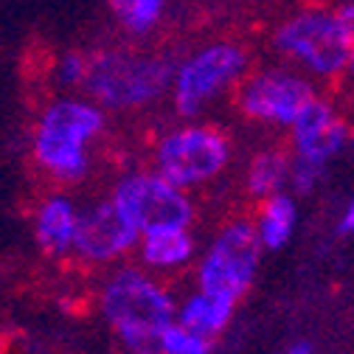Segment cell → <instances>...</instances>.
Instances as JSON below:
<instances>
[{"mask_svg": "<svg viewBox=\"0 0 354 354\" xmlns=\"http://www.w3.org/2000/svg\"><path fill=\"white\" fill-rule=\"evenodd\" d=\"M99 306L129 354H160L177 309L171 292L141 268H118L104 281Z\"/></svg>", "mask_w": 354, "mask_h": 354, "instance_id": "cell-1", "label": "cell"}, {"mask_svg": "<svg viewBox=\"0 0 354 354\" xmlns=\"http://www.w3.org/2000/svg\"><path fill=\"white\" fill-rule=\"evenodd\" d=\"M107 127V115L91 99H57L39 115L34 160L59 183H79L91 171V144Z\"/></svg>", "mask_w": 354, "mask_h": 354, "instance_id": "cell-2", "label": "cell"}, {"mask_svg": "<svg viewBox=\"0 0 354 354\" xmlns=\"http://www.w3.org/2000/svg\"><path fill=\"white\" fill-rule=\"evenodd\" d=\"M270 42L281 65H290L315 84L340 79L354 48V39L340 15L321 6L287 15L276 26Z\"/></svg>", "mask_w": 354, "mask_h": 354, "instance_id": "cell-3", "label": "cell"}, {"mask_svg": "<svg viewBox=\"0 0 354 354\" xmlns=\"http://www.w3.org/2000/svg\"><path fill=\"white\" fill-rule=\"evenodd\" d=\"M174 76V62L163 54L107 48L87 57L84 91L102 110H141L160 102Z\"/></svg>", "mask_w": 354, "mask_h": 354, "instance_id": "cell-4", "label": "cell"}, {"mask_svg": "<svg viewBox=\"0 0 354 354\" xmlns=\"http://www.w3.org/2000/svg\"><path fill=\"white\" fill-rule=\"evenodd\" d=\"M234 160V144L225 129L205 121H183L166 129L152 152V171L180 192L216 180Z\"/></svg>", "mask_w": 354, "mask_h": 354, "instance_id": "cell-5", "label": "cell"}, {"mask_svg": "<svg viewBox=\"0 0 354 354\" xmlns=\"http://www.w3.org/2000/svg\"><path fill=\"white\" fill-rule=\"evenodd\" d=\"M248 71L250 54L245 46L234 39L205 42L186 59L174 62V76L169 87L174 113L186 121H197V115H203L216 99L236 91V84L248 76Z\"/></svg>", "mask_w": 354, "mask_h": 354, "instance_id": "cell-6", "label": "cell"}, {"mask_svg": "<svg viewBox=\"0 0 354 354\" xmlns=\"http://www.w3.org/2000/svg\"><path fill=\"white\" fill-rule=\"evenodd\" d=\"M318 84L290 65H261L250 68L236 84V110L261 127L290 129L292 121L318 99Z\"/></svg>", "mask_w": 354, "mask_h": 354, "instance_id": "cell-7", "label": "cell"}, {"mask_svg": "<svg viewBox=\"0 0 354 354\" xmlns=\"http://www.w3.org/2000/svg\"><path fill=\"white\" fill-rule=\"evenodd\" d=\"M261 253L264 250L259 248L250 219H231L228 225L219 228V234L200 256L197 290L219 301L239 304L259 273Z\"/></svg>", "mask_w": 354, "mask_h": 354, "instance_id": "cell-8", "label": "cell"}, {"mask_svg": "<svg viewBox=\"0 0 354 354\" xmlns=\"http://www.w3.org/2000/svg\"><path fill=\"white\" fill-rule=\"evenodd\" d=\"M110 203L138 234L158 228H189L194 223L192 197L166 183L152 169L124 174L110 194Z\"/></svg>", "mask_w": 354, "mask_h": 354, "instance_id": "cell-9", "label": "cell"}, {"mask_svg": "<svg viewBox=\"0 0 354 354\" xmlns=\"http://www.w3.org/2000/svg\"><path fill=\"white\" fill-rule=\"evenodd\" d=\"M290 132V155L329 166L351 141V127L343 118V113L324 96H318L313 104L292 121Z\"/></svg>", "mask_w": 354, "mask_h": 354, "instance_id": "cell-10", "label": "cell"}, {"mask_svg": "<svg viewBox=\"0 0 354 354\" xmlns=\"http://www.w3.org/2000/svg\"><path fill=\"white\" fill-rule=\"evenodd\" d=\"M138 236L141 234L121 216V211L110 200H102L87 211H79L73 253L93 264H110L129 250H136Z\"/></svg>", "mask_w": 354, "mask_h": 354, "instance_id": "cell-11", "label": "cell"}, {"mask_svg": "<svg viewBox=\"0 0 354 354\" xmlns=\"http://www.w3.org/2000/svg\"><path fill=\"white\" fill-rule=\"evenodd\" d=\"M141 264L155 273H174L186 268L197 253V242L189 228H158L138 236L136 245Z\"/></svg>", "mask_w": 354, "mask_h": 354, "instance_id": "cell-12", "label": "cell"}, {"mask_svg": "<svg viewBox=\"0 0 354 354\" xmlns=\"http://www.w3.org/2000/svg\"><path fill=\"white\" fill-rule=\"evenodd\" d=\"M76 219L79 211L73 205L71 197L65 194H54L37 211V223H34V234L39 248L51 253V256H68L73 253V234H76Z\"/></svg>", "mask_w": 354, "mask_h": 354, "instance_id": "cell-13", "label": "cell"}, {"mask_svg": "<svg viewBox=\"0 0 354 354\" xmlns=\"http://www.w3.org/2000/svg\"><path fill=\"white\" fill-rule=\"evenodd\" d=\"M250 223L261 250H281L298 228V203L290 192L273 194L259 203V211Z\"/></svg>", "mask_w": 354, "mask_h": 354, "instance_id": "cell-14", "label": "cell"}, {"mask_svg": "<svg viewBox=\"0 0 354 354\" xmlns=\"http://www.w3.org/2000/svg\"><path fill=\"white\" fill-rule=\"evenodd\" d=\"M234 309H236V304H231V301H219V298H211V295L194 290L174 309V324L214 343V337H219L228 329Z\"/></svg>", "mask_w": 354, "mask_h": 354, "instance_id": "cell-15", "label": "cell"}, {"mask_svg": "<svg viewBox=\"0 0 354 354\" xmlns=\"http://www.w3.org/2000/svg\"><path fill=\"white\" fill-rule=\"evenodd\" d=\"M287 174H290V149L264 147L253 152L245 166V189L253 200L261 203L273 194L287 192Z\"/></svg>", "mask_w": 354, "mask_h": 354, "instance_id": "cell-16", "label": "cell"}, {"mask_svg": "<svg viewBox=\"0 0 354 354\" xmlns=\"http://www.w3.org/2000/svg\"><path fill=\"white\" fill-rule=\"evenodd\" d=\"M107 9L129 37H149L160 26L169 0H107Z\"/></svg>", "mask_w": 354, "mask_h": 354, "instance_id": "cell-17", "label": "cell"}, {"mask_svg": "<svg viewBox=\"0 0 354 354\" xmlns=\"http://www.w3.org/2000/svg\"><path fill=\"white\" fill-rule=\"evenodd\" d=\"M211 340L171 324L160 337V354H211Z\"/></svg>", "mask_w": 354, "mask_h": 354, "instance_id": "cell-18", "label": "cell"}, {"mask_svg": "<svg viewBox=\"0 0 354 354\" xmlns=\"http://www.w3.org/2000/svg\"><path fill=\"white\" fill-rule=\"evenodd\" d=\"M326 174V166H318V163H309V160H301V158H292L290 155V174H287V192L295 197V194H313L321 180Z\"/></svg>", "mask_w": 354, "mask_h": 354, "instance_id": "cell-19", "label": "cell"}, {"mask_svg": "<svg viewBox=\"0 0 354 354\" xmlns=\"http://www.w3.org/2000/svg\"><path fill=\"white\" fill-rule=\"evenodd\" d=\"M57 79L65 87H84L87 79V57L79 51H68L57 65Z\"/></svg>", "mask_w": 354, "mask_h": 354, "instance_id": "cell-20", "label": "cell"}, {"mask_svg": "<svg viewBox=\"0 0 354 354\" xmlns=\"http://www.w3.org/2000/svg\"><path fill=\"white\" fill-rule=\"evenodd\" d=\"M337 231L340 234H354V197L348 200V205H346V211H343V216H340V223H337Z\"/></svg>", "mask_w": 354, "mask_h": 354, "instance_id": "cell-21", "label": "cell"}, {"mask_svg": "<svg viewBox=\"0 0 354 354\" xmlns=\"http://www.w3.org/2000/svg\"><path fill=\"white\" fill-rule=\"evenodd\" d=\"M337 15H340V20L346 23V28H348V34H351V39H354V0H348L343 9H337Z\"/></svg>", "mask_w": 354, "mask_h": 354, "instance_id": "cell-22", "label": "cell"}, {"mask_svg": "<svg viewBox=\"0 0 354 354\" xmlns=\"http://www.w3.org/2000/svg\"><path fill=\"white\" fill-rule=\"evenodd\" d=\"M287 354H313V348H309V343H304V340H301V343H295Z\"/></svg>", "mask_w": 354, "mask_h": 354, "instance_id": "cell-23", "label": "cell"}, {"mask_svg": "<svg viewBox=\"0 0 354 354\" xmlns=\"http://www.w3.org/2000/svg\"><path fill=\"white\" fill-rule=\"evenodd\" d=\"M343 76L354 82V48H351V57H348V65H346V73H343Z\"/></svg>", "mask_w": 354, "mask_h": 354, "instance_id": "cell-24", "label": "cell"}]
</instances>
